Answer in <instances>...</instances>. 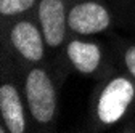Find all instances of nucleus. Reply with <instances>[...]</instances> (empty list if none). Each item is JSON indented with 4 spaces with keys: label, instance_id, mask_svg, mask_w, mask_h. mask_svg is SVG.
Here are the masks:
<instances>
[{
    "label": "nucleus",
    "instance_id": "f257e3e1",
    "mask_svg": "<svg viewBox=\"0 0 135 133\" xmlns=\"http://www.w3.org/2000/svg\"><path fill=\"white\" fill-rule=\"evenodd\" d=\"M24 93L34 122L48 125L56 114V90L47 71L40 68L31 69L24 82Z\"/></svg>",
    "mask_w": 135,
    "mask_h": 133
},
{
    "label": "nucleus",
    "instance_id": "f03ea898",
    "mask_svg": "<svg viewBox=\"0 0 135 133\" xmlns=\"http://www.w3.org/2000/svg\"><path fill=\"white\" fill-rule=\"evenodd\" d=\"M135 96V87L126 77L108 82L97 103V117L103 125H113L124 117Z\"/></svg>",
    "mask_w": 135,
    "mask_h": 133
},
{
    "label": "nucleus",
    "instance_id": "7ed1b4c3",
    "mask_svg": "<svg viewBox=\"0 0 135 133\" xmlns=\"http://www.w3.org/2000/svg\"><path fill=\"white\" fill-rule=\"evenodd\" d=\"M111 24L109 11L98 2H80L68 11V26L80 35L103 32Z\"/></svg>",
    "mask_w": 135,
    "mask_h": 133
},
{
    "label": "nucleus",
    "instance_id": "20e7f679",
    "mask_svg": "<svg viewBox=\"0 0 135 133\" xmlns=\"http://www.w3.org/2000/svg\"><path fill=\"white\" fill-rule=\"evenodd\" d=\"M39 23L50 48H58L66 39L68 13L64 8V0H40L39 2Z\"/></svg>",
    "mask_w": 135,
    "mask_h": 133
},
{
    "label": "nucleus",
    "instance_id": "39448f33",
    "mask_svg": "<svg viewBox=\"0 0 135 133\" xmlns=\"http://www.w3.org/2000/svg\"><path fill=\"white\" fill-rule=\"evenodd\" d=\"M10 42L11 47L18 52V55L29 63H39L45 55L47 43L42 29L27 19L18 21L11 27Z\"/></svg>",
    "mask_w": 135,
    "mask_h": 133
},
{
    "label": "nucleus",
    "instance_id": "423d86ee",
    "mask_svg": "<svg viewBox=\"0 0 135 133\" xmlns=\"http://www.w3.org/2000/svg\"><path fill=\"white\" fill-rule=\"evenodd\" d=\"M0 112L3 125L10 133L26 131V115L21 96L13 84H3L0 87Z\"/></svg>",
    "mask_w": 135,
    "mask_h": 133
},
{
    "label": "nucleus",
    "instance_id": "0eeeda50",
    "mask_svg": "<svg viewBox=\"0 0 135 133\" xmlns=\"http://www.w3.org/2000/svg\"><path fill=\"white\" fill-rule=\"evenodd\" d=\"M66 56L79 72L92 74L100 66L101 50L97 43H92V42L71 40L66 48Z\"/></svg>",
    "mask_w": 135,
    "mask_h": 133
},
{
    "label": "nucleus",
    "instance_id": "6e6552de",
    "mask_svg": "<svg viewBox=\"0 0 135 133\" xmlns=\"http://www.w3.org/2000/svg\"><path fill=\"white\" fill-rule=\"evenodd\" d=\"M37 0H0V14L15 16L31 10Z\"/></svg>",
    "mask_w": 135,
    "mask_h": 133
},
{
    "label": "nucleus",
    "instance_id": "1a4fd4ad",
    "mask_svg": "<svg viewBox=\"0 0 135 133\" xmlns=\"http://www.w3.org/2000/svg\"><path fill=\"white\" fill-rule=\"evenodd\" d=\"M124 63H126V66H127L130 75L135 79V45L127 47L126 53H124Z\"/></svg>",
    "mask_w": 135,
    "mask_h": 133
}]
</instances>
